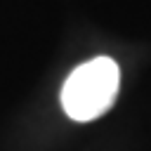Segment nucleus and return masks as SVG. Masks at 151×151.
Segmentation results:
<instances>
[{"instance_id": "nucleus-1", "label": "nucleus", "mask_w": 151, "mask_h": 151, "mask_svg": "<svg viewBox=\"0 0 151 151\" xmlns=\"http://www.w3.org/2000/svg\"><path fill=\"white\" fill-rule=\"evenodd\" d=\"M120 87V68L111 57H94L76 66L61 87V109L78 123L106 113Z\"/></svg>"}]
</instances>
